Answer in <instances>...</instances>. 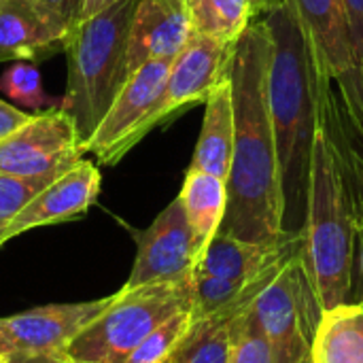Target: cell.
I'll return each instance as SVG.
<instances>
[{
  "label": "cell",
  "mask_w": 363,
  "mask_h": 363,
  "mask_svg": "<svg viewBox=\"0 0 363 363\" xmlns=\"http://www.w3.org/2000/svg\"><path fill=\"white\" fill-rule=\"evenodd\" d=\"M357 221L349 181L334 138L321 119L313 145L306 208L302 221V259L321 311L351 298Z\"/></svg>",
  "instance_id": "3"
},
{
  "label": "cell",
  "mask_w": 363,
  "mask_h": 363,
  "mask_svg": "<svg viewBox=\"0 0 363 363\" xmlns=\"http://www.w3.org/2000/svg\"><path fill=\"white\" fill-rule=\"evenodd\" d=\"M134 238L138 251L123 289L189 277L200 259V245L179 198H174L147 230L136 232Z\"/></svg>",
  "instance_id": "11"
},
{
  "label": "cell",
  "mask_w": 363,
  "mask_h": 363,
  "mask_svg": "<svg viewBox=\"0 0 363 363\" xmlns=\"http://www.w3.org/2000/svg\"><path fill=\"white\" fill-rule=\"evenodd\" d=\"M70 32L30 0H0V62L40 60L55 47H64Z\"/></svg>",
  "instance_id": "16"
},
{
  "label": "cell",
  "mask_w": 363,
  "mask_h": 363,
  "mask_svg": "<svg viewBox=\"0 0 363 363\" xmlns=\"http://www.w3.org/2000/svg\"><path fill=\"white\" fill-rule=\"evenodd\" d=\"M230 363H277L266 336L249 308L234 319Z\"/></svg>",
  "instance_id": "24"
},
{
  "label": "cell",
  "mask_w": 363,
  "mask_h": 363,
  "mask_svg": "<svg viewBox=\"0 0 363 363\" xmlns=\"http://www.w3.org/2000/svg\"><path fill=\"white\" fill-rule=\"evenodd\" d=\"M185 217L200 245V255L219 234L228 208V183L202 170H187L181 194Z\"/></svg>",
  "instance_id": "19"
},
{
  "label": "cell",
  "mask_w": 363,
  "mask_h": 363,
  "mask_svg": "<svg viewBox=\"0 0 363 363\" xmlns=\"http://www.w3.org/2000/svg\"><path fill=\"white\" fill-rule=\"evenodd\" d=\"M345 15H347V26H349V36L353 45V55L357 64V72L363 85V0H342Z\"/></svg>",
  "instance_id": "26"
},
{
  "label": "cell",
  "mask_w": 363,
  "mask_h": 363,
  "mask_svg": "<svg viewBox=\"0 0 363 363\" xmlns=\"http://www.w3.org/2000/svg\"><path fill=\"white\" fill-rule=\"evenodd\" d=\"M249 2H251L255 19H262V15H268V13L277 11L279 6L287 4L289 0H249Z\"/></svg>",
  "instance_id": "32"
},
{
  "label": "cell",
  "mask_w": 363,
  "mask_h": 363,
  "mask_svg": "<svg viewBox=\"0 0 363 363\" xmlns=\"http://www.w3.org/2000/svg\"><path fill=\"white\" fill-rule=\"evenodd\" d=\"M272 38L268 102L285 194V230L296 213L304 221L313 145L328 94L321 89L308 40L291 0L264 15Z\"/></svg>",
  "instance_id": "2"
},
{
  "label": "cell",
  "mask_w": 363,
  "mask_h": 363,
  "mask_svg": "<svg viewBox=\"0 0 363 363\" xmlns=\"http://www.w3.org/2000/svg\"><path fill=\"white\" fill-rule=\"evenodd\" d=\"M191 34L185 0H138L128 36V77L149 62H172Z\"/></svg>",
  "instance_id": "14"
},
{
  "label": "cell",
  "mask_w": 363,
  "mask_h": 363,
  "mask_svg": "<svg viewBox=\"0 0 363 363\" xmlns=\"http://www.w3.org/2000/svg\"><path fill=\"white\" fill-rule=\"evenodd\" d=\"M351 296L355 300H363V215L357 221V242H355V264H353Z\"/></svg>",
  "instance_id": "28"
},
{
  "label": "cell",
  "mask_w": 363,
  "mask_h": 363,
  "mask_svg": "<svg viewBox=\"0 0 363 363\" xmlns=\"http://www.w3.org/2000/svg\"><path fill=\"white\" fill-rule=\"evenodd\" d=\"M311 47L317 79L328 94L336 81L349 113L363 128V85L357 72L342 0H291Z\"/></svg>",
  "instance_id": "7"
},
{
  "label": "cell",
  "mask_w": 363,
  "mask_h": 363,
  "mask_svg": "<svg viewBox=\"0 0 363 363\" xmlns=\"http://www.w3.org/2000/svg\"><path fill=\"white\" fill-rule=\"evenodd\" d=\"M191 308V274L121 289L66 349L70 363H125L138 345L168 317Z\"/></svg>",
  "instance_id": "5"
},
{
  "label": "cell",
  "mask_w": 363,
  "mask_h": 363,
  "mask_svg": "<svg viewBox=\"0 0 363 363\" xmlns=\"http://www.w3.org/2000/svg\"><path fill=\"white\" fill-rule=\"evenodd\" d=\"M302 249V232H289L277 242H249L228 234H217L204 249L196 264V272L215 274L223 279H255L281 264Z\"/></svg>",
  "instance_id": "15"
},
{
  "label": "cell",
  "mask_w": 363,
  "mask_h": 363,
  "mask_svg": "<svg viewBox=\"0 0 363 363\" xmlns=\"http://www.w3.org/2000/svg\"><path fill=\"white\" fill-rule=\"evenodd\" d=\"M102 185L100 170L89 160H79L72 168L51 181L43 191H38L6 225L0 236V247L34 228L64 223L87 213V208L98 200Z\"/></svg>",
  "instance_id": "13"
},
{
  "label": "cell",
  "mask_w": 363,
  "mask_h": 363,
  "mask_svg": "<svg viewBox=\"0 0 363 363\" xmlns=\"http://www.w3.org/2000/svg\"><path fill=\"white\" fill-rule=\"evenodd\" d=\"M123 0H79V13H77V21H83V19H89L115 4H119Z\"/></svg>",
  "instance_id": "31"
},
{
  "label": "cell",
  "mask_w": 363,
  "mask_h": 363,
  "mask_svg": "<svg viewBox=\"0 0 363 363\" xmlns=\"http://www.w3.org/2000/svg\"><path fill=\"white\" fill-rule=\"evenodd\" d=\"M30 115L15 108V104H9V102H2L0 100V140L4 136H9L13 130H17Z\"/></svg>",
  "instance_id": "29"
},
{
  "label": "cell",
  "mask_w": 363,
  "mask_h": 363,
  "mask_svg": "<svg viewBox=\"0 0 363 363\" xmlns=\"http://www.w3.org/2000/svg\"><path fill=\"white\" fill-rule=\"evenodd\" d=\"M111 302L113 296L79 304H49L4 317L0 319V338H4L13 351L66 353L70 342L98 319Z\"/></svg>",
  "instance_id": "12"
},
{
  "label": "cell",
  "mask_w": 363,
  "mask_h": 363,
  "mask_svg": "<svg viewBox=\"0 0 363 363\" xmlns=\"http://www.w3.org/2000/svg\"><path fill=\"white\" fill-rule=\"evenodd\" d=\"M170 64L168 60L149 62L130 74L83 153H94L100 164L113 166L143 140V125L162 98Z\"/></svg>",
  "instance_id": "9"
},
{
  "label": "cell",
  "mask_w": 363,
  "mask_h": 363,
  "mask_svg": "<svg viewBox=\"0 0 363 363\" xmlns=\"http://www.w3.org/2000/svg\"><path fill=\"white\" fill-rule=\"evenodd\" d=\"M236 43L191 34L183 51L172 60L166 87L143 125V138L174 113L206 102L211 91L230 77Z\"/></svg>",
  "instance_id": "10"
},
{
  "label": "cell",
  "mask_w": 363,
  "mask_h": 363,
  "mask_svg": "<svg viewBox=\"0 0 363 363\" xmlns=\"http://www.w3.org/2000/svg\"><path fill=\"white\" fill-rule=\"evenodd\" d=\"M277 363H313L321 306L302 249L294 253L249 306Z\"/></svg>",
  "instance_id": "6"
},
{
  "label": "cell",
  "mask_w": 363,
  "mask_h": 363,
  "mask_svg": "<svg viewBox=\"0 0 363 363\" xmlns=\"http://www.w3.org/2000/svg\"><path fill=\"white\" fill-rule=\"evenodd\" d=\"M313 363H363V300L321 313Z\"/></svg>",
  "instance_id": "18"
},
{
  "label": "cell",
  "mask_w": 363,
  "mask_h": 363,
  "mask_svg": "<svg viewBox=\"0 0 363 363\" xmlns=\"http://www.w3.org/2000/svg\"><path fill=\"white\" fill-rule=\"evenodd\" d=\"M0 363H4V357H0Z\"/></svg>",
  "instance_id": "34"
},
{
  "label": "cell",
  "mask_w": 363,
  "mask_h": 363,
  "mask_svg": "<svg viewBox=\"0 0 363 363\" xmlns=\"http://www.w3.org/2000/svg\"><path fill=\"white\" fill-rule=\"evenodd\" d=\"M191 30L200 36L238 43L255 21L249 0H185Z\"/></svg>",
  "instance_id": "21"
},
{
  "label": "cell",
  "mask_w": 363,
  "mask_h": 363,
  "mask_svg": "<svg viewBox=\"0 0 363 363\" xmlns=\"http://www.w3.org/2000/svg\"><path fill=\"white\" fill-rule=\"evenodd\" d=\"M0 91L15 104L40 111L45 106H51L55 100L43 89V79L32 62H15L0 74Z\"/></svg>",
  "instance_id": "23"
},
{
  "label": "cell",
  "mask_w": 363,
  "mask_h": 363,
  "mask_svg": "<svg viewBox=\"0 0 363 363\" xmlns=\"http://www.w3.org/2000/svg\"><path fill=\"white\" fill-rule=\"evenodd\" d=\"M4 363H70L66 353H28L11 351L4 355Z\"/></svg>",
  "instance_id": "30"
},
{
  "label": "cell",
  "mask_w": 363,
  "mask_h": 363,
  "mask_svg": "<svg viewBox=\"0 0 363 363\" xmlns=\"http://www.w3.org/2000/svg\"><path fill=\"white\" fill-rule=\"evenodd\" d=\"M240 313L194 319L191 330L164 363H230L232 325Z\"/></svg>",
  "instance_id": "20"
},
{
  "label": "cell",
  "mask_w": 363,
  "mask_h": 363,
  "mask_svg": "<svg viewBox=\"0 0 363 363\" xmlns=\"http://www.w3.org/2000/svg\"><path fill=\"white\" fill-rule=\"evenodd\" d=\"M43 11H47L51 17L60 19L68 28L77 23V13H79V0H30Z\"/></svg>",
  "instance_id": "27"
},
{
  "label": "cell",
  "mask_w": 363,
  "mask_h": 363,
  "mask_svg": "<svg viewBox=\"0 0 363 363\" xmlns=\"http://www.w3.org/2000/svg\"><path fill=\"white\" fill-rule=\"evenodd\" d=\"M11 351H13V349L9 347V342H6L4 338H0V357H4V355L11 353Z\"/></svg>",
  "instance_id": "33"
},
{
  "label": "cell",
  "mask_w": 363,
  "mask_h": 363,
  "mask_svg": "<svg viewBox=\"0 0 363 363\" xmlns=\"http://www.w3.org/2000/svg\"><path fill=\"white\" fill-rule=\"evenodd\" d=\"M57 179V177H55ZM53 177H34V179H23V177H11L0 172V236L6 230V225L15 219V215L38 194L43 191Z\"/></svg>",
  "instance_id": "25"
},
{
  "label": "cell",
  "mask_w": 363,
  "mask_h": 363,
  "mask_svg": "<svg viewBox=\"0 0 363 363\" xmlns=\"http://www.w3.org/2000/svg\"><path fill=\"white\" fill-rule=\"evenodd\" d=\"M204 121L194 151L191 170H202L228 181L234 155V91L230 77L221 81L206 98Z\"/></svg>",
  "instance_id": "17"
},
{
  "label": "cell",
  "mask_w": 363,
  "mask_h": 363,
  "mask_svg": "<svg viewBox=\"0 0 363 363\" xmlns=\"http://www.w3.org/2000/svg\"><path fill=\"white\" fill-rule=\"evenodd\" d=\"M191 323H194L191 308L168 317L138 345V349L128 357L125 363H164L179 347V342L187 336Z\"/></svg>",
  "instance_id": "22"
},
{
  "label": "cell",
  "mask_w": 363,
  "mask_h": 363,
  "mask_svg": "<svg viewBox=\"0 0 363 363\" xmlns=\"http://www.w3.org/2000/svg\"><path fill=\"white\" fill-rule=\"evenodd\" d=\"M83 157L74 121L57 106L30 115L0 140V172L11 177H60Z\"/></svg>",
  "instance_id": "8"
},
{
  "label": "cell",
  "mask_w": 363,
  "mask_h": 363,
  "mask_svg": "<svg viewBox=\"0 0 363 363\" xmlns=\"http://www.w3.org/2000/svg\"><path fill=\"white\" fill-rule=\"evenodd\" d=\"M272 38L255 19L236 43L230 68L234 91V155L228 174V208L221 234L249 242H277L285 230V194L268 102Z\"/></svg>",
  "instance_id": "1"
},
{
  "label": "cell",
  "mask_w": 363,
  "mask_h": 363,
  "mask_svg": "<svg viewBox=\"0 0 363 363\" xmlns=\"http://www.w3.org/2000/svg\"><path fill=\"white\" fill-rule=\"evenodd\" d=\"M138 0H123L77 21L64 38L68 81L60 108L74 121L83 147L96 134L128 77V36Z\"/></svg>",
  "instance_id": "4"
}]
</instances>
